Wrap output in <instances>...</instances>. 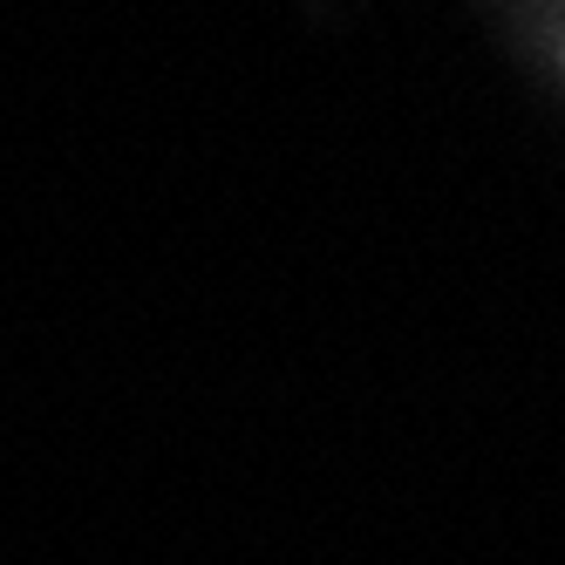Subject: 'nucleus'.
<instances>
[{"label": "nucleus", "mask_w": 565, "mask_h": 565, "mask_svg": "<svg viewBox=\"0 0 565 565\" xmlns=\"http://www.w3.org/2000/svg\"><path fill=\"white\" fill-rule=\"evenodd\" d=\"M552 28H558V34H552V42H558V62H565V14H558V21H552Z\"/></svg>", "instance_id": "1"}]
</instances>
